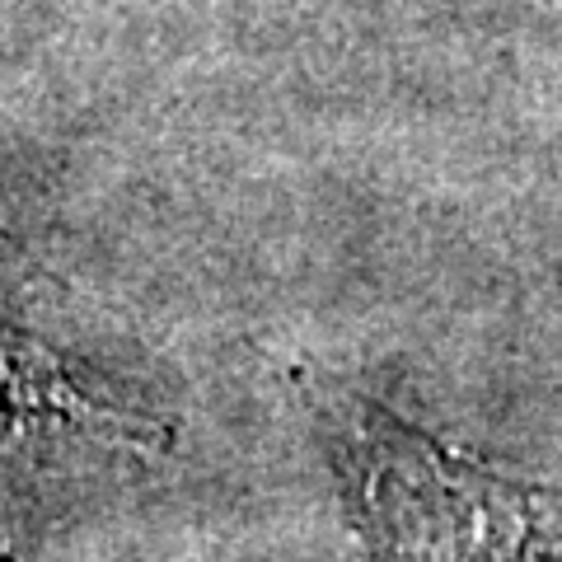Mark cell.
I'll list each match as a JSON object with an SVG mask.
<instances>
[{"label":"cell","mask_w":562,"mask_h":562,"mask_svg":"<svg viewBox=\"0 0 562 562\" xmlns=\"http://www.w3.org/2000/svg\"><path fill=\"white\" fill-rule=\"evenodd\" d=\"M366 506L390 562H562V502L450 460L371 413Z\"/></svg>","instance_id":"cell-1"}]
</instances>
